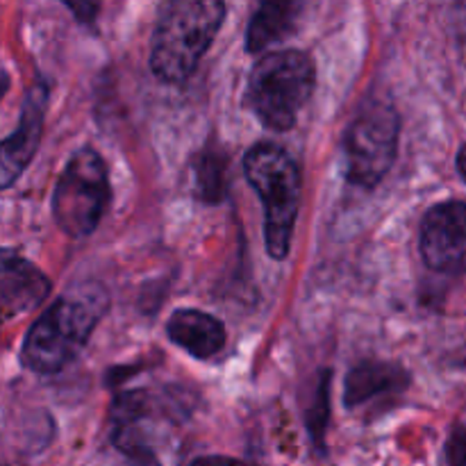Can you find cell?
I'll use <instances>...</instances> for the list:
<instances>
[{
    "mask_svg": "<svg viewBox=\"0 0 466 466\" xmlns=\"http://www.w3.org/2000/svg\"><path fill=\"white\" fill-rule=\"evenodd\" d=\"M107 309V291L96 282L64 291L25 335L21 349L23 367L44 376L62 371L80 355Z\"/></svg>",
    "mask_w": 466,
    "mask_h": 466,
    "instance_id": "6da1fadb",
    "label": "cell"
},
{
    "mask_svg": "<svg viewBox=\"0 0 466 466\" xmlns=\"http://www.w3.org/2000/svg\"><path fill=\"white\" fill-rule=\"evenodd\" d=\"M226 18L223 0H167L150 44V71L168 85L185 82Z\"/></svg>",
    "mask_w": 466,
    "mask_h": 466,
    "instance_id": "7a4b0ae2",
    "label": "cell"
},
{
    "mask_svg": "<svg viewBox=\"0 0 466 466\" xmlns=\"http://www.w3.org/2000/svg\"><path fill=\"white\" fill-rule=\"evenodd\" d=\"M317 85L314 59L303 50H276L258 59L248 76L246 105L264 127L287 132L312 98Z\"/></svg>",
    "mask_w": 466,
    "mask_h": 466,
    "instance_id": "3957f363",
    "label": "cell"
},
{
    "mask_svg": "<svg viewBox=\"0 0 466 466\" xmlns=\"http://www.w3.org/2000/svg\"><path fill=\"white\" fill-rule=\"evenodd\" d=\"M244 171L264 205V239L273 259H285L294 237L300 203V173L282 146H253L244 157Z\"/></svg>",
    "mask_w": 466,
    "mask_h": 466,
    "instance_id": "277c9868",
    "label": "cell"
},
{
    "mask_svg": "<svg viewBox=\"0 0 466 466\" xmlns=\"http://www.w3.org/2000/svg\"><path fill=\"white\" fill-rule=\"evenodd\" d=\"M109 177L94 148H80L64 167L53 191V217L64 235L80 239L98 228L109 205Z\"/></svg>",
    "mask_w": 466,
    "mask_h": 466,
    "instance_id": "5b68a950",
    "label": "cell"
},
{
    "mask_svg": "<svg viewBox=\"0 0 466 466\" xmlns=\"http://www.w3.org/2000/svg\"><path fill=\"white\" fill-rule=\"evenodd\" d=\"M400 118L390 103H369L360 109L344 137L346 177L350 185L373 189L394 167L399 153Z\"/></svg>",
    "mask_w": 466,
    "mask_h": 466,
    "instance_id": "8992f818",
    "label": "cell"
},
{
    "mask_svg": "<svg viewBox=\"0 0 466 466\" xmlns=\"http://www.w3.org/2000/svg\"><path fill=\"white\" fill-rule=\"evenodd\" d=\"M167 410L150 391L137 390L118 394L109 410L112 444L130 466H162L153 446L155 419Z\"/></svg>",
    "mask_w": 466,
    "mask_h": 466,
    "instance_id": "52a82bcc",
    "label": "cell"
},
{
    "mask_svg": "<svg viewBox=\"0 0 466 466\" xmlns=\"http://www.w3.org/2000/svg\"><path fill=\"white\" fill-rule=\"evenodd\" d=\"M419 248L428 268L446 276L466 273V203L446 200L426 212Z\"/></svg>",
    "mask_w": 466,
    "mask_h": 466,
    "instance_id": "ba28073f",
    "label": "cell"
},
{
    "mask_svg": "<svg viewBox=\"0 0 466 466\" xmlns=\"http://www.w3.org/2000/svg\"><path fill=\"white\" fill-rule=\"evenodd\" d=\"M46 105H48V86L39 82L27 91L16 130L3 141V167H0L3 189H9L35 157L41 141V130H44Z\"/></svg>",
    "mask_w": 466,
    "mask_h": 466,
    "instance_id": "9c48e42d",
    "label": "cell"
},
{
    "mask_svg": "<svg viewBox=\"0 0 466 466\" xmlns=\"http://www.w3.org/2000/svg\"><path fill=\"white\" fill-rule=\"evenodd\" d=\"M48 294V276L25 258L5 248L0 259V303L5 321L39 308Z\"/></svg>",
    "mask_w": 466,
    "mask_h": 466,
    "instance_id": "30bf717a",
    "label": "cell"
},
{
    "mask_svg": "<svg viewBox=\"0 0 466 466\" xmlns=\"http://www.w3.org/2000/svg\"><path fill=\"white\" fill-rule=\"evenodd\" d=\"M317 0H258L246 30L248 53H262L296 35Z\"/></svg>",
    "mask_w": 466,
    "mask_h": 466,
    "instance_id": "8fae6325",
    "label": "cell"
},
{
    "mask_svg": "<svg viewBox=\"0 0 466 466\" xmlns=\"http://www.w3.org/2000/svg\"><path fill=\"white\" fill-rule=\"evenodd\" d=\"M412 378L400 364L364 360L346 376L344 405L349 410L367 405L385 396H399L410 387Z\"/></svg>",
    "mask_w": 466,
    "mask_h": 466,
    "instance_id": "7c38bea8",
    "label": "cell"
},
{
    "mask_svg": "<svg viewBox=\"0 0 466 466\" xmlns=\"http://www.w3.org/2000/svg\"><path fill=\"white\" fill-rule=\"evenodd\" d=\"M167 335L177 349L196 360H209L226 346V326L200 309H177L167 323Z\"/></svg>",
    "mask_w": 466,
    "mask_h": 466,
    "instance_id": "4fadbf2b",
    "label": "cell"
},
{
    "mask_svg": "<svg viewBox=\"0 0 466 466\" xmlns=\"http://www.w3.org/2000/svg\"><path fill=\"white\" fill-rule=\"evenodd\" d=\"M226 164L221 148H208L194 159L196 194L203 203H218L226 194Z\"/></svg>",
    "mask_w": 466,
    "mask_h": 466,
    "instance_id": "5bb4252c",
    "label": "cell"
},
{
    "mask_svg": "<svg viewBox=\"0 0 466 466\" xmlns=\"http://www.w3.org/2000/svg\"><path fill=\"white\" fill-rule=\"evenodd\" d=\"M330 421V371H321L317 380L312 400L305 412V426H308L309 441L319 455H326V431Z\"/></svg>",
    "mask_w": 466,
    "mask_h": 466,
    "instance_id": "9a60e30c",
    "label": "cell"
},
{
    "mask_svg": "<svg viewBox=\"0 0 466 466\" xmlns=\"http://www.w3.org/2000/svg\"><path fill=\"white\" fill-rule=\"evenodd\" d=\"M446 466H466V423H455L446 440Z\"/></svg>",
    "mask_w": 466,
    "mask_h": 466,
    "instance_id": "2e32d148",
    "label": "cell"
},
{
    "mask_svg": "<svg viewBox=\"0 0 466 466\" xmlns=\"http://www.w3.org/2000/svg\"><path fill=\"white\" fill-rule=\"evenodd\" d=\"M59 3L66 5L68 12L76 16V21L80 23V25L94 27L96 18H98V12H100V3H103V0H59Z\"/></svg>",
    "mask_w": 466,
    "mask_h": 466,
    "instance_id": "e0dca14e",
    "label": "cell"
},
{
    "mask_svg": "<svg viewBox=\"0 0 466 466\" xmlns=\"http://www.w3.org/2000/svg\"><path fill=\"white\" fill-rule=\"evenodd\" d=\"M453 30L460 41L466 39V0L453 3Z\"/></svg>",
    "mask_w": 466,
    "mask_h": 466,
    "instance_id": "ac0fdd59",
    "label": "cell"
},
{
    "mask_svg": "<svg viewBox=\"0 0 466 466\" xmlns=\"http://www.w3.org/2000/svg\"><path fill=\"white\" fill-rule=\"evenodd\" d=\"M189 466H255V464L244 462V460L223 458V455H208V458L194 460Z\"/></svg>",
    "mask_w": 466,
    "mask_h": 466,
    "instance_id": "d6986e66",
    "label": "cell"
},
{
    "mask_svg": "<svg viewBox=\"0 0 466 466\" xmlns=\"http://www.w3.org/2000/svg\"><path fill=\"white\" fill-rule=\"evenodd\" d=\"M455 164H458V173L462 176V180L466 182V144H462V148L458 150V157H455Z\"/></svg>",
    "mask_w": 466,
    "mask_h": 466,
    "instance_id": "ffe728a7",
    "label": "cell"
}]
</instances>
